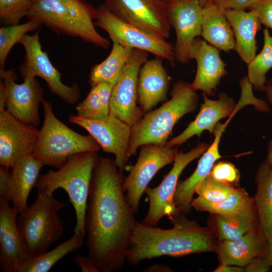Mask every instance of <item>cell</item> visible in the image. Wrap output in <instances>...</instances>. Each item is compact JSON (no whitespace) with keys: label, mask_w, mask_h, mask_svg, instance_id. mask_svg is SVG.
I'll use <instances>...</instances> for the list:
<instances>
[{"label":"cell","mask_w":272,"mask_h":272,"mask_svg":"<svg viewBox=\"0 0 272 272\" xmlns=\"http://www.w3.org/2000/svg\"><path fill=\"white\" fill-rule=\"evenodd\" d=\"M115 160L99 157L93 169L85 217L88 256L99 272L121 268L137 222Z\"/></svg>","instance_id":"1"},{"label":"cell","mask_w":272,"mask_h":272,"mask_svg":"<svg viewBox=\"0 0 272 272\" xmlns=\"http://www.w3.org/2000/svg\"><path fill=\"white\" fill-rule=\"evenodd\" d=\"M173 227L164 229L137 221L126 261L138 265L143 260L162 256L180 257L217 249L213 232L184 216L170 220Z\"/></svg>","instance_id":"2"},{"label":"cell","mask_w":272,"mask_h":272,"mask_svg":"<svg viewBox=\"0 0 272 272\" xmlns=\"http://www.w3.org/2000/svg\"><path fill=\"white\" fill-rule=\"evenodd\" d=\"M25 17L58 35L79 38L104 49L110 46L109 40L96 29L97 8L85 0H30Z\"/></svg>","instance_id":"3"},{"label":"cell","mask_w":272,"mask_h":272,"mask_svg":"<svg viewBox=\"0 0 272 272\" xmlns=\"http://www.w3.org/2000/svg\"><path fill=\"white\" fill-rule=\"evenodd\" d=\"M171 98L159 108L145 113L140 121L131 128L127 152L128 159L143 145H166L177 121L193 112L198 103V96L191 84L182 80L175 82L170 92Z\"/></svg>","instance_id":"4"},{"label":"cell","mask_w":272,"mask_h":272,"mask_svg":"<svg viewBox=\"0 0 272 272\" xmlns=\"http://www.w3.org/2000/svg\"><path fill=\"white\" fill-rule=\"evenodd\" d=\"M99 156L98 151L78 153L71 156L57 170L40 175L34 187L37 194L51 195L58 188L67 193L75 211L74 233L86 235L85 217L93 169Z\"/></svg>","instance_id":"5"},{"label":"cell","mask_w":272,"mask_h":272,"mask_svg":"<svg viewBox=\"0 0 272 272\" xmlns=\"http://www.w3.org/2000/svg\"><path fill=\"white\" fill-rule=\"evenodd\" d=\"M41 104L44 121L32 154L34 158L44 165L58 169L74 155L101 149L90 134L82 135L60 121L51 103L44 99Z\"/></svg>","instance_id":"6"},{"label":"cell","mask_w":272,"mask_h":272,"mask_svg":"<svg viewBox=\"0 0 272 272\" xmlns=\"http://www.w3.org/2000/svg\"><path fill=\"white\" fill-rule=\"evenodd\" d=\"M65 206L52 194H37L35 201L19 213L17 225L28 258L46 252L62 236L63 227L58 213Z\"/></svg>","instance_id":"7"},{"label":"cell","mask_w":272,"mask_h":272,"mask_svg":"<svg viewBox=\"0 0 272 272\" xmlns=\"http://www.w3.org/2000/svg\"><path fill=\"white\" fill-rule=\"evenodd\" d=\"M95 26L104 30L112 42L127 47L146 51L173 64L174 45L165 39L128 24L115 16L105 4L97 8Z\"/></svg>","instance_id":"8"},{"label":"cell","mask_w":272,"mask_h":272,"mask_svg":"<svg viewBox=\"0 0 272 272\" xmlns=\"http://www.w3.org/2000/svg\"><path fill=\"white\" fill-rule=\"evenodd\" d=\"M39 30L32 35L26 34L20 40L25 54L18 71L23 79L39 77L47 84L50 92L65 103L74 105L81 96L79 85L74 83L71 86L61 81V74L52 64L48 54L43 50L40 42Z\"/></svg>","instance_id":"9"},{"label":"cell","mask_w":272,"mask_h":272,"mask_svg":"<svg viewBox=\"0 0 272 272\" xmlns=\"http://www.w3.org/2000/svg\"><path fill=\"white\" fill-rule=\"evenodd\" d=\"M208 147L207 144L202 143L187 152L178 153L171 170L161 183L154 188L147 187L145 192L149 199V207L142 223L155 227L163 217L168 216L170 220L177 217L174 196L178 178L185 168L203 154Z\"/></svg>","instance_id":"10"},{"label":"cell","mask_w":272,"mask_h":272,"mask_svg":"<svg viewBox=\"0 0 272 272\" xmlns=\"http://www.w3.org/2000/svg\"><path fill=\"white\" fill-rule=\"evenodd\" d=\"M178 154L176 148L166 145L147 144L140 147L139 157L125 177L122 187L134 214L139 211L140 200L149 182L161 168L174 162Z\"/></svg>","instance_id":"11"},{"label":"cell","mask_w":272,"mask_h":272,"mask_svg":"<svg viewBox=\"0 0 272 272\" xmlns=\"http://www.w3.org/2000/svg\"><path fill=\"white\" fill-rule=\"evenodd\" d=\"M148 52L133 49L121 74L113 86L109 105V114L133 127L145 113L137 105L138 77L142 65L148 60Z\"/></svg>","instance_id":"12"},{"label":"cell","mask_w":272,"mask_h":272,"mask_svg":"<svg viewBox=\"0 0 272 272\" xmlns=\"http://www.w3.org/2000/svg\"><path fill=\"white\" fill-rule=\"evenodd\" d=\"M104 4L122 21L161 38L169 37L167 6L152 0H105Z\"/></svg>","instance_id":"13"},{"label":"cell","mask_w":272,"mask_h":272,"mask_svg":"<svg viewBox=\"0 0 272 272\" xmlns=\"http://www.w3.org/2000/svg\"><path fill=\"white\" fill-rule=\"evenodd\" d=\"M69 121L86 129L105 153L115 156L119 170L123 172L128 161L127 152L131 127L117 117L109 114L101 120H91L70 115Z\"/></svg>","instance_id":"14"},{"label":"cell","mask_w":272,"mask_h":272,"mask_svg":"<svg viewBox=\"0 0 272 272\" xmlns=\"http://www.w3.org/2000/svg\"><path fill=\"white\" fill-rule=\"evenodd\" d=\"M0 77L8 90L6 110L17 119L38 126L40 122L39 107L44 100L39 82L35 78L29 77L18 84L17 74L13 70H0Z\"/></svg>","instance_id":"15"},{"label":"cell","mask_w":272,"mask_h":272,"mask_svg":"<svg viewBox=\"0 0 272 272\" xmlns=\"http://www.w3.org/2000/svg\"><path fill=\"white\" fill-rule=\"evenodd\" d=\"M167 13L176 34L175 60L187 63L191 60L189 50L192 43L201 35L202 7L197 0H176L167 6Z\"/></svg>","instance_id":"16"},{"label":"cell","mask_w":272,"mask_h":272,"mask_svg":"<svg viewBox=\"0 0 272 272\" xmlns=\"http://www.w3.org/2000/svg\"><path fill=\"white\" fill-rule=\"evenodd\" d=\"M39 134L36 127L0 110V165L12 168L21 158L32 154Z\"/></svg>","instance_id":"17"},{"label":"cell","mask_w":272,"mask_h":272,"mask_svg":"<svg viewBox=\"0 0 272 272\" xmlns=\"http://www.w3.org/2000/svg\"><path fill=\"white\" fill-rule=\"evenodd\" d=\"M203 103L194 120L190 122L186 129L180 134L168 141L166 146L174 147L181 145L194 135L200 137L204 130L213 133L219 121L234 114L238 108L247 105L240 99L237 105L233 98L225 93H220L217 100L209 99L205 93H202Z\"/></svg>","instance_id":"18"},{"label":"cell","mask_w":272,"mask_h":272,"mask_svg":"<svg viewBox=\"0 0 272 272\" xmlns=\"http://www.w3.org/2000/svg\"><path fill=\"white\" fill-rule=\"evenodd\" d=\"M217 48L198 37L193 41L189 50L190 59L195 60L197 70L191 84L195 91L214 96L221 78L227 74L226 63L221 59Z\"/></svg>","instance_id":"19"},{"label":"cell","mask_w":272,"mask_h":272,"mask_svg":"<svg viewBox=\"0 0 272 272\" xmlns=\"http://www.w3.org/2000/svg\"><path fill=\"white\" fill-rule=\"evenodd\" d=\"M9 202L0 198V271L17 272L28 257L17 225L19 212Z\"/></svg>","instance_id":"20"},{"label":"cell","mask_w":272,"mask_h":272,"mask_svg":"<svg viewBox=\"0 0 272 272\" xmlns=\"http://www.w3.org/2000/svg\"><path fill=\"white\" fill-rule=\"evenodd\" d=\"M163 60L158 56L148 59L140 70L138 102L145 113L167 100L170 77L163 64Z\"/></svg>","instance_id":"21"},{"label":"cell","mask_w":272,"mask_h":272,"mask_svg":"<svg viewBox=\"0 0 272 272\" xmlns=\"http://www.w3.org/2000/svg\"><path fill=\"white\" fill-rule=\"evenodd\" d=\"M226 125V123L218 122L213 132L214 141L204 152L196 169L190 176L178 183L174 196V202L177 210L178 216H184L190 210L196 186L210 174L215 162L221 158L219 145Z\"/></svg>","instance_id":"22"},{"label":"cell","mask_w":272,"mask_h":272,"mask_svg":"<svg viewBox=\"0 0 272 272\" xmlns=\"http://www.w3.org/2000/svg\"><path fill=\"white\" fill-rule=\"evenodd\" d=\"M267 239L259 229L233 240H222L217 246L221 264L244 267L254 257L264 255Z\"/></svg>","instance_id":"23"},{"label":"cell","mask_w":272,"mask_h":272,"mask_svg":"<svg viewBox=\"0 0 272 272\" xmlns=\"http://www.w3.org/2000/svg\"><path fill=\"white\" fill-rule=\"evenodd\" d=\"M250 10L249 12L224 10L234 33V50L247 64L256 55L257 47L255 36L261 29L258 12L254 9Z\"/></svg>","instance_id":"24"},{"label":"cell","mask_w":272,"mask_h":272,"mask_svg":"<svg viewBox=\"0 0 272 272\" xmlns=\"http://www.w3.org/2000/svg\"><path fill=\"white\" fill-rule=\"evenodd\" d=\"M43 165L30 154L20 159L11 168V185L6 199L12 202L19 213L28 207L29 194Z\"/></svg>","instance_id":"25"},{"label":"cell","mask_w":272,"mask_h":272,"mask_svg":"<svg viewBox=\"0 0 272 272\" xmlns=\"http://www.w3.org/2000/svg\"><path fill=\"white\" fill-rule=\"evenodd\" d=\"M220 50H234L235 39L224 10L214 3L202 8L201 35Z\"/></svg>","instance_id":"26"},{"label":"cell","mask_w":272,"mask_h":272,"mask_svg":"<svg viewBox=\"0 0 272 272\" xmlns=\"http://www.w3.org/2000/svg\"><path fill=\"white\" fill-rule=\"evenodd\" d=\"M257 190L254 203L259 228L266 239L272 238V166L265 159L255 177Z\"/></svg>","instance_id":"27"},{"label":"cell","mask_w":272,"mask_h":272,"mask_svg":"<svg viewBox=\"0 0 272 272\" xmlns=\"http://www.w3.org/2000/svg\"><path fill=\"white\" fill-rule=\"evenodd\" d=\"M132 50L133 48L112 42L111 50L106 58L91 68L89 76L90 86L92 87L101 83L114 86L118 81Z\"/></svg>","instance_id":"28"},{"label":"cell","mask_w":272,"mask_h":272,"mask_svg":"<svg viewBox=\"0 0 272 272\" xmlns=\"http://www.w3.org/2000/svg\"><path fill=\"white\" fill-rule=\"evenodd\" d=\"M85 235L74 233L68 240L52 250L38 256L28 258L18 267L17 272H47L66 255L82 247Z\"/></svg>","instance_id":"29"},{"label":"cell","mask_w":272,"mask_h":272,"mask_svg":"<svg viewBox=\"0 0 272 272\" xmlns=\"http://www.w3.org/2000/svg\"><path fill=\"white\" fill-rule=\"evenodd\" d=\"M216 227L219 239H237L248 232L259 229L255 205L231 215H217Z\"/></svg>","instance_id":"30"},{"label":"cell","mask_w":272,"mask_h":272,"mask_svg":"<svg viewBox=\"0 0 272 272\" xmlns=\"http://www.w3.org/2000/svg\"><path fill=\"white\" fill-rule=\"evenodd\" d=\"M254 205L253 198L241 188H235L226 199L221 201L211 202L198 196L191 202V206L196 210L223 216L238 213Z\"/></svg>","instance_id":"31"},{"label":"cell","mask_w":272,"mask_h":272,"mask_svg":"<svg viewBox=\"0 0 272 272\" xmlns=\"http://www.w3.org/2000/svg\"><path fill=\"white\" fill-rule=\"evenodd\" d=\"M264 43L261 51L247 64L248 79L256 90L264 91L266 75L272 68V36L267 28L263 30Z\"/></svg>","instance_id":"32"},{"label":"cell","mask_w":272,"mask_h":272,"mask_svg":"<svg viewBox=\"0 0 272 272\" xmlns=\"http://www.w3.org/2000/svg\"><path fill=\"white\" fill-rule=\"evenodd\" d=\"M41 25L39 22L29 20L23 24L0 28V70H5L8 56L12 47L19 43L28 32L39 30Z\"/></svg>","instance_id":"33"},{"label":"cell","mask_w":272,"mask_h":272,"mask_svg":"<svg viewBox=\"0 0 272 272\" xmlns=\"http://www.w3.org/2000/svg\"><path fill=\"white\" fill-rule=\"evenodd\" d=\"M234 189L233 185L217 180L209 174L197 185L195 193L206 201L216 202L226 199Z\"/></svg>","instance_id":"34"},{"label":"cell","mask_w":272,"mask_h":272,"mask_svg":"<svg viewBox=\"0 0 272 272\" xmlns=\"http://www.w3.org/2000/svg\"><path fill=\"white\" fill-rule=\"evenodd\" d=\"M30 4V0H0L1 23L6 26L19 24L26 17Z\"/></svg>","instance_id":"35"},{"label":"cell","mask_w":272,"mask_h":272,"mask_svg":"<svg viewBox=\"0 0 272 272\" xmlns=\"http://www.w3.org/2000/svg\"><path fill=\"white\" fill-rule=\"evenodd\" d=\"M75 109L77 116L85 119L101 120L107 117L100 102L97 86L91 87L85 99L77 104Z\"/></svg>","instance_id":"36"},{"label":"cell","mask_w":272,"mask_h":272,"mask_svg":"<svg viewBox=\"0 0 272 272\" xmlns=\"http://www.w3.org/2000/svg\"><path fill=\"white\" fill-rule=\"evenodd\" d=\"M214 179L232 185L237 184L240 174L238 169L231 163L220 162L214 165L210 173Z\"/></svg>","instance_id":"37"},{"label":"cell","mask_w":272,"mask_h":272,"mask_svg":"<svg viewBox=\"0 0 272 272\" xmlns=\"http://www.w3.org/2000/svg\"><path fill=\"white\" fill-rule=\"evenodd\" d=\"M250 9L258 12L261 24L272 29V0H259Z\"/></svg>","instance_id":"38"},{"label":"cell","mask_w":272,"mask_h":272,"mask_svg":"<svg viewBox=\"0 0 272 272\" xmlns=\"http://www.w3.org/2000/svg\"><path fill=\"white\" fill-rule=\"evenodd\" d=\"M259 0H214V3L226 10L244 11L250 9Z\"/></svg>","instance_id":"39"},{"label":"cell","mask_w":272,"mask_h":272,"mask_svg":"<svg viewBox=\"0 0 272 272\" xmlns=\"http://www.w3.org/2000/svg\"><path fill=\"white\" fill-rule=\"evenodd\" d=\"M271 266L264 255L254 257L244 267L246 272H266L270 270Z\"/></svg>","instance_id":"40"},{"label":"cell","mask_w":272,"mask_h":272,"mask_svg":"<svg viewBox=\"0 0 272 272\" xmlns=\"http://www.w3.org/2000/svg\"><path fill=\"white\" fill-rule=\"evenodd\" d=\"M112 85L101 83L97 85L100 102L105 114H109V105L113 88Z\"/></svg>","instance_id":"41"},{"label":"cell","mask_w":272,"mask_h":272,"mask_svg":"<svg viewBox=\"0 0 272 272\" xmlns=\"http://www.w3.org/2000/svg\"><path fill=\"white\" fill-rule=\"evenodd\" d=\"M9 169L0 165V198L6 199L9 192L11 179Z\"/></svg>","instance_id":"42"},{"label":"cell","mask_w":272,"mask_h":272,"mask_svg":"<svg viewBox=\"0 0 272 272\" xmlns=\"http://www.w3.org/2000/svg\"><path fill=\"white\" fill-rule=\"evenodd\" d=\"M73 262L80 267L83 272H99L89 256L77 255L74 257Z\"/></svg>","instance_id":"43"},{"label":"cell","mask_w":272,"mask_h":272,"mask_svg":"<svg viewBox=\"0 0 272 272\" xmlns=\"http://www.w3.org/2000/svg\"><path fill=\"white\" fill-rule=\"evenodd\" d=\"M264 91L266 93L268 100L270 104H272V80L266 81ZM266 160L269 165L272 166V141H270L268 146Z\"/></svg>","instance_id":"44"},{"label":"cell","mask_w":272,"mask_h":272,"mask_svg":"<svg viewBox=\"0 0 272 272\" xmlns=\"http://www.w3.org/2000/svg\"><path fill=\"white\" fill-rule=\"evenodd\" d=\"M8 97V90L4 81L0 80V110L6 109V104Z\"/></svg>","instance_id":"45"},{"label":"cell","mask_w":272,"mask_h":272,"mask_svg":"<svg viewBox=\"0 0 272 272\" xmlns=\"http://www.w3.org/2000/svg\"><path fill=\"white\" fill-rule=\"evenodd\" d=\"M215 272H242L244 271V267L220 264L214 271Z\"/></svg>","instance_id":"46"},{"label":"cell","mask_w":272,"mask_h":272,"mask_svg":"<svg viewBox=\"0 0 272 272\" xmlns=\"http://www.w3.org/2000/svg\"><path fill=\"white\" fill-rule=\"evenodd\" d=\"M173 270L168 266L163 264H155L143 269L144 272H171Z\"/></svg>","instance_id":"47"},{"label":"cell","mask_w":272,"mask_h":272,"mask_svg":"<svg viewBox=\"0 0 272 272\" xmlns=\"http://www.w3.org/2000/svg\"><path fill=\"white\" fill-rule=\"evenodd\" d=\"M264 256L272 267V238L267 239V246Z\"/></svg>","instance_id":"48"},{"label":"cell","mask_w":272,"mask_h":272,"mask_svg":"<svg viewBox=\"0 0 272 272\" xmlns=\"http://www.w3.org/2000/svg\"><path fill=\"white\" fill-rule=\"evenodd\" d=\"M154 2H156L158 3L161 4L162 5L168 6L171 3L174 2L176 0H152Z\"/></svg>","instance_id":"49"},{"label":"cell","mask_w":272,"mask_h":272,"mask_svg":"<svg viewBox=\"0 0 272 272\" xmlns=\"http://www.w3.org/2000/svg\"><path fill=\"white\" fill-rule=\"evenodd\" d=\"M200 6L202 8L207 5L214 3V0H197Z\"/></svg>","instance_id":"50"}]
</instances>
